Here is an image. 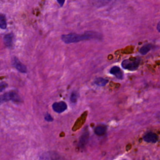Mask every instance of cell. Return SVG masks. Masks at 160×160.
Segmentation results:
<instances>
[{
  "label": "cell",
  "instance_id": "obj_15",
  "mask_svg": "<svg viewBox=\"0 0 160 160\" xmlns=\"http://www.w3.org/2000/svg\"><path fill=\"white\" fill-rule=\"evenodd\" d=\"M78 98V93L76 91H73L70 96V100L72 102H76Z\"/></svg>",
  "mask_w": 160,
  "mask_h": 160
},
{
  "label": "cell",
  "instance_id": "obj_14",
  "mask_svg": "<svg viewBox=\"0 0 160 160\" xmlns=\"http://www.w3.org/2000/svg\"><path fill=\"white\" fill-rule=\"evenodd\" d=\"M7 27V22L6 18L4 15L0 14V28L1 29H6Z\"/></svg>",
  "mask_w": 160,
  "mask_h": 160
},
{
  "label": "cell",
  "instance_id": "obj_17",
  "mask_svg": "<svg viewBox=\"0 0 160 160\" xmlns=\"http://www.w3.org/2000/svg\"><path fill=\"white\" fill-rule=\"evenodd\" d=\"M8 86V84L6 82H1L0 83V92L2 91L6 87Z\"/></svg>",
  "mask_w": 160,
  "mask_h": 160
},
{
  "label": "cell",
  "instance_id": "obj_19",
  "mask_svg": "<svg viewBox=\"0 0 160 160\" xmlns=\"http://www.w3.org/2000/svg\"><path fill=\"white\" fill-rule=\"evenodd\" d=\"M159 22H158V25H157V29H158V31L159 32V31H160V29H159Z\"/></svg>",
  "mask_w": 160,
  "mask_h": 160
},
{
  "label": "cell",
  "instance_id": "obj_13",
  "mask_svg": "<svg viewBox=\"0 0 160 160\" xmlns=\"http://www.w3.org/2000/svg\"><path fill=\"white\" fill-rule=\"evenodd\" d=\"M151 49V44H146V45H144L142 47H141L140 49H139V52L141 54H146Z\"/></svg>",
  "mask_w": 160,
  "mask_h": 160
},
{
  "label": "cell",
  "instance_id": "obj_5",
  "mask_svg": "<svg viewBox=\"0 0 160 160\" xmlns=\"http://www.w3.org/2000/svg\"><path fill=\"white\" fill-rule=\"evenodd\" d=\"M12 66L19 72L22 73H26L27 72V68L25 65H24L16 57H14L12 61Z\"/></svg>",
  "mask_w": 160,
  "mask_h": 160
},
{
  "label": "cell",
  "instance_id": "obj_8",
  "mask_svg": "<svg viewBox=\"0 0 160 160\" xmlns=\"http://www.w3.org/2000/svg\"><path fill=\"white\" fill-rule=\"evenodd\" d=\"M89 139V132L88 131H84L79 138L78 146L80 148H84L87 144Z\"/></svg>",
  "mask_w": 160,
  "mask_h": 160
},
{
  "label": "cell",
  "instance_id": "obj_1",
  "mask_svg": "<svg viewBox=\"0 0 160 160\" xmlns=\"http://www.w3.org/2000/svg\"><path fill=\"white\" fill-rule=\"evenodd\" d=\"M101 37V34L97 32L86 31L82 34L69 33L68 34H62L61 38L64 42L71 44L87 39H100Z\"/></svg>",
  "mask_w": 160,
  "mask_h": 160
},
{
  "label": "cell",
  "instance_id": "obj_16",
  "mask_svg": "<svg viewBox=\"0 0 160 160\" xmlns=\"http://www.w3.org/2000/svg\"><path fill=\"white\" fill-rule=\"evenodd\" d=\"M44 119L48 121V122H52L53 121V118L48 113H47L46 114V116H44Z\"/></svg>",
  "mask_w": 160,
  "mask_h": 160
},
{
  "label": "cell",
  "instance_id": "obj_9",
  "mask_svg": "<svg viewBox=\"0 0 160 160\" xmlns=\"http://www.w3.org/2000/svg\"><path fill=\"white\" fill-rule=\"evenodd\" d=\"M109 72L119 79H122L123 78V72L118 66L112 67L109 71Z\"/></svg>",
  "mask_w": 160,
  "mask_h": 160
},
{
  "label": "cell",
  "instance_id": "obj_4",
  "mask_svg": "<svg viewBox=\"0 0 160 160\" xmlns=\"http://www.w3.org/2000/svg\"><path fill=\"white\" fill-rule=\"evenodd\" d=\"M52 109L57 113H62L67 109V104L64 101L55 102L52 105Z\"/></svg>",
  "mask_w": 160,
  "mask_h": 160
},
{
  "label": "cell",
  "instance_id": "obj_2",
  "mask_svg": "<svg viewBox=\"0 0 160 160\" xmlns=\"http://www.w3.org/2000/svg\"><path fill=\"white\" fill-rule=\"evenodd\" d=\"M141 61L140 58H136L134 59H125L121 63V66L125 69L129 71H135L139 66Z\"/></svg>",
  "mask_w": 160,
  "mask_h": 160
},
{
  "label": "cell",
  "instance_id": "obj_12",
  "mask_svg": "<svg viewBox=\"0 0 160 160\" xmlns=\"http://www.w3.org/2000/svg\"><path fill=\"white\" fill-rule=\"evenodd\" d=\"M94 82L99 86H104L108 82V80L102 78H98L94 79Z\"/></svg>",
  "mask_w": 160,
  "mask_h": 160
},
{
  "label": "cell",
  "instance_id": "obj_10",
  "mask_svg": "<svg viewBox=\"0 0 160 160\" xmlns=\"http://www.w3.org/2000/svg\"><path fill=\"white\" fill-rule=\"evenodd\" d=\"M12 38H13L12 33H9L6 34L3 38V41L4 44L8 47L11 46L12 43Z\"/></svg>",
  "mask_w": 160,
  "mask_h": 160
},
{
  "label": "cell",
  "instance_id": "obj_3",
  "mask_svg": "<svg viewBox=\"0 0 160 160\" xmlns=\"http://www.w3.org/2000/svg\"><path fill=\"white\" fill-rule=\"evenodd\" d=\"M9 101H20L21 99L16 92L14 91H11L9 92L4 93L3 95L0 96V106Z\"/></svg>",
  "mask_w": 160,
  "mask_h": 160
},
{
  "label": "cell",
  "instance_id": "obj_6",
  "mask_svg": "<svg viewBox=\"0 0 160 160\" xmlns=\"http://www.w3.org/2000/svg\"><path fill=\"white\" fill-rule=\"evenodd\" d=\"M39 160H63L55 152H46L41 156Z\"/></svg>",
  "mask_w": 160,
  "mask_h": 160
},
{
  "label": "cell",
  "instance_id": "obj_18",
  "mask_svg": "<svg viewBox=\"0 0 160 160\" xmlns=\"http://www.w3.org/2000/svg\"><path fill=\"white\" fill-rule=\"evenodd\" d=\"M57 2H58L59 4H60V6H62L63 5V4L64 3V1H58Z\"/></svg>",
  "mask_w": 160,
  "mask_h": 160
},
{
  "label": "cell",
  "instance_id": "obj_11",
  "mask_svg": "<svg viewBox=\"0 0 160 160\" xmlns=\"http://www.w3.org/2000/svg\"><path fill=\"white\" fill-rule=\"evenodd\" d=\"M106 131V126L105 125L101 124L96 126L94 129V132L98 136L103 135Z\"/></svg>",
  "mask_w": 160,
  "mask_h": 160
},
{
  "label": "cell",
  "instance_id": "obj_7",
  "mask_svg": "<svg viewBox=\"0 0 160 160\" xmlns=\"http://www.w3.org/2000/svg\"><path fill=\"white\" fill-rule=\"evenodd\" d=\"M144 141H145L147 142H152V143H155L158 141V136L156 134L149 132L146 133L144 137H143Z\"/></svg>",
  "mask_w": 160,
  "mask_h": 160
}]
</instances>
